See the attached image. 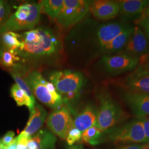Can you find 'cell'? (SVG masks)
Segmentation results:
<instances>
[{
  "instance_id": "cell-1",
  "label": "cell",
  "mask_w": 149,
  "mask_h": 149,
  "mask_svg": "<svg viewBox=\"0 0 149 149\" xmlns=\"http://www.w3.org/2000/svg\"><path fill=\"white\" fill-rule=\"evenodd\" d=\"M22 45L17 52L27 58H39L55 53L59 42L51 30L38 28L28 31L22 35Z\"/></svg>"
},
{
  "instance_id": "cell-2",
  "label": "cell",
  "mask_w": 149,
  "mask_h": 149,
  "mask_svg": "<svg viewBox=\"0 0 149 149\" xmlns=\"http://www.w3.org/2000/svg\"><path fill=\"white\" fill-rule=\"evenodd\" d=\"M41 12L39 2L22 4L0 26V35L6 32L33 29L39 22Z\"/></svg>"
},
{
  "instance_id": "cell-3",
  "label": "cell",
  "mask_w": 149,
  "mask_h": 149,
  "mask_svg": "<svg viewBox=\"0 0 149 149\" xmlns=\"http://www.w3.org/2000/svg\"><path fill=\"white\" fill-rule=\"evenodd\" d=\"M25 81L32 93L45 105L54 109L63 105V98L53 84L45 80L39 72H31Z\"/></svg>"
},
{
  "instance_id": "cell-4",
  "label": "cell",
  "mask_w": 149,
  "mask_h": 149,
  "mask_svg": "<svg viewBox=\"0 0 149 149\" xmlns=\"http://www.w3.org/2000/svg\"><path fill=\"white\" fill-rule=\"evenodd\" d=\"M49 79L64 102L77 97L83 86L84 77L80 72L66 70L54 71Z\"/></svg>"
},
{
  "instance_id": "cell-5",
  "label": "cell",
  "mask_w": 149,
  "mask_h": 149,
  "mask_svg": "<svg viewBox=\"0 0 149 149\" xmlns=\"http://www.w3.org/2000/svg\"><path fill=\"white\" fill-rule=\"evenodd\" d=\"M104 140L115 144L146 143L143 124L139 118L103 132L102 141Z\"/></svg>"
},
{
  "instance_id": "cell-6",
  "label": "cell",
  "mask_w": 149,
  "mask_h": 149,
  "mask_svg": "<svg viewBox=\"0 0 149 149\" xmlns=\"http://www.w3.org/2000/svg\"><path fill=\"white\" fill-rule=\"evenodd\" d=\"M100 108L96 125L103 132L117 126L127 119V114L108 93L100 95Z\"/></svg>"
},
{
  "instance_id": "cell-7",
  "label": "cell",
  "mask_w": 149,
  "mask_h": 149,
  "mask_svg": "<svg viewBox=\"0 0 149 149\" xmlns=\"http://www.w3.org/2000/svg\"><path fill=\"white\" fill-rule=\"evenodd\" d=\"M91 2L85 0H64L63 7L56 18L58 23L63 27L76 24L90 11Z\"/></svg>"
},
{
  "instance_id": "cell-8",
  "label": "cell",
  "mask_w": 149,
  "mask_h": 149,
  "mask_svg": "<svg viewBox=\"0 0 149 149\" xmlns=\"http://www.w3.org/2000/svg\"><path fill=\"white\" fill-rule=\"evenodd\" d=\"M138 57L124 52L115 55H105L101 60L103 67L107 72L113 74H119L134 71L139 63Z\"/></svg>"
},
{
  "instance_id": "cell-9",
  "label": "cell",
  "mask_w": 149,
  "mask_h": 149,
  "mask_svg": "<svg viewBox=\"0 0 149 149\" xmlns=\"http://www.w3.org/2000/svg\"><path fill=\"white\" fill-rule=\"evenodd\" d=\"M73 119L67 107L62 105L55 108L47 120L49 129L61 138L65 139L69 131L73 127Z\"/></svg>"
},
{
  "instance_id": "cell-10",
  "label": "cell",
  "mask_w": 149,
  "mask_h": 149,
  "mask_svg": "<svg viewBox=\"0 0 149 149\" xmlns=\"http://www.w3.org/2000/svg\"><path fill=\"white\" fill-rule=\"evenodd\" d=\"M122 86L129 92L149 93V68L146 63L141 64L123 80Z\"/></svg>"
},
{
  "instance_id": "cell-11",
  "label": "cell",
  "mask_w": 149,
  "mask_h": 149,
  "mask_svg": "<svg viewBox=\"0 0 149 149\" xmlns=\"http://www.w3.org/2000/svg\"><path fill=\"white\" fill-rule=\"evenodd\" d=\"M124 50V53L139 58V56H145L149 52L148 39L140 27H134Z\"/></svg>"
},
{
  "instance_id": "cell-12",
  "label": "cell",
  "mask_w": 149,
  "mask_h": 149,
  "mask_svg": "<svg viewBox=\"0 0 149 149\" xmlns=\"http://www.w3.org/2000/svg\"><path fill=\"white\" fill-rule=\"evenodd\" d=\"M124 99L136 117L149 116V93L128 92Z\"/></svg>"
},
{
  "instance_id": "cell-13",
  "label": "cell",
  "mask_w": 149,
  "mask_h": 149,
  "mask_svg": "<svg viewBox=\"0 0 149 149\" xmlns=\"http://www.w3.org/2000/svg\"><path fill=\"white\" fill-rule=\"evenodd\" d=\"M90 10L98 19L106 21L114 18L119 13L118 2L98 0L91 2Z\"/></svg>"
},
{
  "instance_id": "cell-14",
  "label": "cell",
  "mask_w": 149,
  "mask_h": 149,
  "mask_svg": "<svg viewBox=\"0 0 149 149\" xmlns=\"http://www.w3.org/2000/svg\"><path fill=\"white\" fill-rule=\"evenodd\" d=\"M129 26L124 22H111L101 26L97 32V39L101 48L112 42Z\"/></svg>"
},
{
  "instance_id": "cell-15",
  "label": "cell",
  "mask_w": 149,
  "mask_h": 149,
  "mask_svg": "<svg viewBox=\"0 0 149 149\" xmlns=\"http://www.w3.org/2000/svg\"><path fill=\"white\" fill-rule=\"evenodd\" d=\"M119 13L125 20L140 18L149 5V0H123L118 1Z\"/></svg>"
},
{
  "instance_id": "cell-16",
  "label": "cell",
  "mask_w": 149,
  "mask_h": 149,
  "mask_svg": "<svg viewBox=\"0 0 149 149\" xmlns=\"http://www.w3.org/2000/svg\"><path fill=\"white\" fill-rule=\"evenodd\" d=\"M47 116V112L40 104H36L32 111L30 112L29 118L24 129L21 132L29 138L37 133L43 125Z\"/></svg>"
},
{
  "instance_id": "cell-17",
  "label": "cell",
  "mask_w": 149,
  "mask_h": 149,
  "mask_svg": "<svg viewBox=\"0 0 149 149\" xmlns=\"http://www.w3.org/2000/svg\"><path fill=\"white\" fill-rule=\"evenodd\" d=\"M56 138L47 129L39 130L28 139L27 149H54Z\"/></svg>"
},
{
  "instance_id": "cell-18",
  "label": "cell",
  "mask_w": 149,
  "mask_h": 149,
  "mask_svg": "<svg viewBox=\"0 0 149 149\" xmlns=\"http://www.w3.org/2000/svg\"><path fill=\"white\" fill-rule=\"evenodd\" d=\"M98 111L92 104H88L73 120V127L81 132L96 124Z\"/></svg>"
},
{
  "instance_id": "cell-19",
  "label": "cell",
  "mask_w": 149,
  "mask_h": 149,
  "mask_svg": "<svg viewBox=\"0 0 149 149\" xmlns=\"http://www.w3.org/2000/svg\"><path fill=\"white\" fill-rule=\"evenodd\" d=\"M134 27L129 26L124 31L114 38L112 42L102 48V50L105 53H117L125 48L130 35L133 31Z\"/></svg>"
},
{
  "instance_id": "cell-20",
  "label": "cell",
  "mask_w": 149,
  "mask_h": 149,
  "mask_svg": "<svg viewBox=\"0 0 149 149\" xmlns=\"http://www.w3.org/2000/svg\"><path fill=\"white\" fill-rule=\"evenodd\" d=\"M11 94L18 106H26L30 112L32 111L36 104V102L33 101L27 93L22 90L16 84L11 87Z\"/></svg>"
},
{
  "instance_id": "cell-21",
  "label": "cell",
  "mask_w": 149,
  "mask_h": 149,
  "mask_svg": "<svg viewBox=\"0 0 149 149\" xmlns=\"http://www.w3.org/2000/svg\"><path fill=\"white\" fill-rule=\"evenodd\" d=\"M64 0H43L39 3L42 11L52 19H56L61 11L64 4Z\"/></svg>"
},
{
  "instance_id": "cell-22",
  "label": "cell",
  "mask_w": 149,
  "mask_h": 149,
  "mask_svg": "<svg viewBox=\"0 0 149 149\" xmlns=\"http://www.w3.org/2000/svg\"><path fill=\"white\" fill-rule=\"evenodd\" d=\"M2 42L5 48L17 52L22 47V35L14 32H8L2 35Z\"/></svg>"
},
{
  "instance_id": "cell-23",
  "label": "cell",
  "mask_w": 149,
  "mask_h": 149,
  "mask_svg": "<svg viewBox=\"0 0 149 149\" xmlns=\"http://www.w3.org/2000/svg\"><path fill=\"white\" fill-rule=\"evenodd\" d=\"M103 133L95 125L82 132L81 141L92 145L99 144L101 142Z\"/></svg>"
},
{
  "instance_id": "cell-24",
  "label": "cell",
  "mask_w": 149,
  "mask_h": 149,
  "mask_svg": "<svg viewBox=\"0 0 149 149\" xmlns=\"http://www.w3.org/2000/svg\"><path fill=\"white\" fill-rule=\"evenodd\" d=\"M20 60L19 55L16 51L5 48L0 51V63L8 68L16 66L17 63Z\"/></svg>"
},
{
  "instance_id": "cell-25",
  "label": "cell",
  "mask_w": 149,
  "mask_h": 149,
  "mask_svg": "<svg viewBox=\"0 0 149 149\" xmlns=\"http://www.w3.org/2000/svg\"><path fill=\"white\" fill-rule=\"evenodd\" d=\"M14 69L12 70L10 72L11 76H12L13 79L15 81L16 84L21 89L27 93V95L29 96V97L33 101L36 102L34 97L33 96V94L32 91L31 90L30 88L29 87L28 85H27V82H26L25 79H24L21 74L17 70L13 68Z\"/></svg>"
},
{
  "instance_id": "cell-26",
  "label": "cell",
  "mask_w": 149,
  "mask_h": 149,
  "mask_svg": "<svg viewBox=\"0 0 149 149\" xmlns=\"http://www.w3.org/2000/svg\"><path fill=\"white\" fill-rule=\"evenodd\" d=\"M82 132L76 128H71L66 136V141L69 146L74 145L81 139Z\"/></svg>"
},
{
  "instance_id": "cell-27",
  "label": "cell",
  "mask_w": 149,
  "mask_h": 149,
  "mask_svg": "<svg viewBox=\"0 0 149 149\" xmlns=\"http://www.w3.org/2000/svg\"><path fill=\"white\" fill-rule=\"evenodd\" d=\"M11 8L8 3L5 1H0V26L8 19Z\"/></svg>"
},
{
  "instance_id": "cell-28",
  "label": "cell",
  "mask_w": 149,
  "mask_h": 149,
  "mask_svg": "<svg viewBox=\"0 0 149 149\" xmlns=\"http://www.w3.org/2000/svg\"><path fill=\"white\" fill-rule=\"evenodd\" d=\"M15 133L12 131H10L0 139V149H5L11 144L14 139Z\"/></svg>"
},
{
  "instance_id": "cell-29",
  "label": "cell",
  "mask_w": 149,
  "mask_h": 149,
  "mask_svg": "<svg viewBox=\"0 0 149 149\" xmlns=\"http://www.w3.org/2000/svg\"><path fill=\"white\" fill-rule=\"evenodd\" d=\"M142 122L144 129V133L145 135L146 143L145 144L149 143V118L147 117L138 118Z\"/></svg>"
},
{
  "instance_id": "cell-30",
  "label": "cell",
  "mask_w": 149,
  "mask_h": 149,
  "mask_svg": "<svg viewBox=\"0 0 149 149\" xmlns=\"http://www.w3.org/2000/svg\"><path fill=\"white\" fill-rule=\"evenodd\" d=\"M17 137L18 145L17 149H27V143L28 138L21 133Z\"/></svg>"
},
{
  "instance_id": "cell-31",
  "label": "cell",
  "mask_w": 149,
  "mask_h": 149,
  "mask_svg": "<svg viewBox=\"0 0 149 149\" xmlns=\"http://www.w3.org/2000/svg\"><path fill=\"white\" fill-rule=\"evenodd\" d=\"M138 21L140 26L144 28L149 40V18H146L143 19H139Z\"/></svg>"
},
{
  "instance_id": "cell-32",
  "label": "cell",
  "mask_w": 149,
  "mask_h": 149,
  "mask_svg": "<svg viewBox=\"0 0 149 149\" xmlns=\"http://www.w3.org/2000/svg\"><path fill=\"white\" fill-rule=\"evenodd\" d=\"M148 144L139 145V144H130L124 146L122 148L117 149H145Z\"/></svg>"
},
{
  "instance_id": "cell-33",
  "label": "cell",
  "mask_w": 149,
  "mask_h": 149,
  "mask_svg": "<svg viewBox=\"0 0 149 149\" xmlns=\"http://www.w3.org/2000/svg\"><path fill=\"white\" fill-rule=\"evenodd\" d=\"M18 145V137L14 138L11 144L7 146L5 149H17Z\"/></svg>"
},
{
  "instance_id": "cell-34",
  "label": "cell",
  "mask_w": 149,
  "mask_h": 149,
  "mask_svg": "<svg viewBox=\"0 0 149 149\" xmlns=\"http://www.w3.org/2000/svg\"><path fill=\"white\" fill-rule=\"evenodd\" d=\"M146 18H149V5L148 7L145 9L144 12L139 19H143Z\"/></svg>"
},
{
  "instance_id": "cell-35",
  "label": "cell",
  "mask_w": 149,
  "mask_h": 149,
  "mask_svg": "<svg viewBox=\"0 0 149 149\" xmlns=\"http://www.w3.org/2000/svg\"><path fill=\"white\" fill-rule=\"evenodd\" d=\"M68 149H84L82 145H74L72 146H70Z\"/></svg>"
},
{
  "instance_id": "cell-36",
  "label": "cell",
  "mask_w": 149,
  "mask_h": 149,
  "mask_svg": "<svg viewBox=\"0 0 149 149\" xmlns=\"http://www.w3.org/2000/svg\"><path fill=\"white\" fill-rule=\"evenodd\" d=\"M145 149H149V145H147V146Z\"/></svg>"
},
{
  "instance_id": "cell-37",
  "label": "cell",
  "mask_w": 149,
  "mask_h": 149,
  "mask_svg": "<svg viewBox=\"0 0 149 149\" xmlns=\"http://www.w3.org/2000/svg\"><path fill=\"white\" fill-rule=\"evenodd\" d=\"M147 65H148V67H149V63H147Z\"/></svg>"
}]
</instances>
